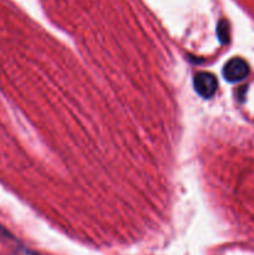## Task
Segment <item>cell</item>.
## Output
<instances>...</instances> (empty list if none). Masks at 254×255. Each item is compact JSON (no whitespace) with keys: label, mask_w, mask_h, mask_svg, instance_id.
I'll return each mask as SVG.
<instances>
[{"label":"cell","mask_w":254,"mask_h":255,"mask_svg":"<svg viewBox=\"0 0 254 255\" xmlns=\"http://www.w3.org/2000/svg\"><path fill=\"white\" fill-rule=\"evenodd\" d=\"M193 86L199 96L211 99L218 89V81L211 72H198L193 79Z\"/></svg>","instance_id":"cell-2"},{"label":"cell","mask_w":254,"mask_h":255,"mask_svg":"<svg viewBox=\"0 0 254 255\" xmlns=\"http://www.w3.org/2000/svg\"><path fill=\"white\" fill-rule=\"evenodd\" d=\"M249 75V65L242 57H233L223 67V77L229 82H239Z\"/></svg>","instance_id":"cell-1"},{"label":"cell","mask_w":254,"mask_h":255,"mask_svg":"<svg viewBox=\"0 0 254 255\" xmlns=\"http://www.w3.org/2000/svg\"><path fill=\"white\" fill-rule=\"evenodd\" d=\"M217 35L222 44H228L229 37H231V27H229V22L226 19L219 20L218 25H217Z\"/></svg>","instance_id":"cell-3"}]
</instances>
